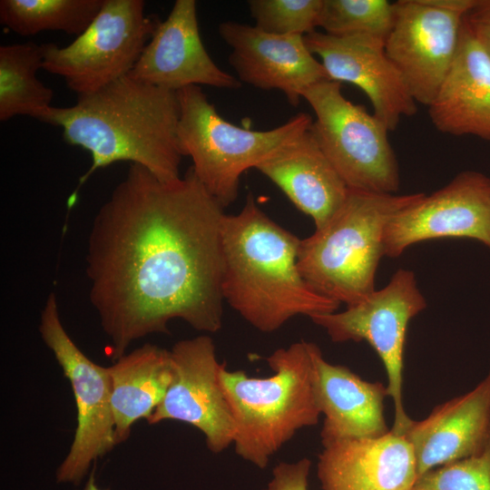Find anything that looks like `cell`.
Here are the masks:
<instances>
[{"instance_id":"obj_1","label":"cell","mask_w":490,"mask_h":490,"mask_svg":"<svg viewBox=\"0 0 490 490\" xmlns=\"http://www.w3.org/2000/svg\"><path fill=\"white\" fill-rule=\"evenodd\" d=\"M223 209L191 167L163 181L130 164L95 215L86 251L89 298L113 360L168 333L175 318L206 333L221 328Z\"/></svg>"},{"instance_id":"obj_2","label":"cell","mask_w":490,"mask_h":490,"mask_svg":"<svg viewBox=\"0 0 490 490\" xmlns=\"http://www.w3.org/2000/svg\"><path fill=\"white\" fill-rule=\"evenodd\" d=\"M179 118L177 92L126 75L77 95L74 105L50 106L37 120L60 127L68 144L91 154L82 184L97 169L121 161L142 165L163 181L179 179Z\"/></svg>"},{"instance_id":"obj_3","label":"cell","mask_w":490,"mask_h":490,"mask_svg":"<svg viewBox=\"0 0 490 490\" xmlns=\"http://www.w3.org/2000/svg\"><path fill=\"white\" fill-rule=\"evenodd\" d=\"M300 240L265 214L251 193L239 213L222 219L224 301L261 332H274L299 315L335 312L340 305L315 292L301 276Z\"/></svg>"},{"instance_id":"obj_4","label":"cell","mask_w":490,"mask_h":490,"mask_svg":"<svg viewBox=\"0 0 490 490\" xmlns=\"http://www.w3.org/2000/svg\"><path fill=\"white\" fill-rule=\"evenodd\" d=\"M313 347L300 340L276 349L266 358L272 370L266 377L230 371L225 365L220 370L234 420L235 452L260 469L299 430L318 422Z\"/></svg>"},{"instance_id":"obj_5","label":"cell","mask_w":490,"mask_h":490,"mask_svg":"<svg viewBox=\"0 0 490 490\" xmlns=\"http://www.w3.org/2000/svg\"><path fill=\"white\" fill-rule=\"evenodd\" d=\"M424 195L349 190L338 211L300 240L298 267L305 281L338 304L350 306L365 299L376 289L387 224Z\"/></svg>"},{"instance_id":"obj_6","label":"cell","mask_w":490,"mask_h":490,"mask_svg":"<svg viewBox=\"0 0 490 490\" xmlns=\"http://www.w3.org/2000/svg\"><path fill=\"white\" fill-rule=\"evenodd\" d=\"M177 95L181 153L191 158L196 177L223 208L237 199L244 172L256 168L313 122L309 114L299 113L280 126L254 131L221 117L200 86L185 87Z\"/></svg>"},{"instance_id":"obj_7","label":"cell","mask_w":490,"mask_h":490,"mask_svg":"<svg viewBox=\"0 0 490 490\" xmlns=\"http://www.w3.org/2000/svg\"><path fill=\"white\" fill-rule=\"evenodd\" d=\"M315 113L310 130L348 190L396 194L399 167L386 125L326 80L302 94Z\"/></svg>"},{"instance_id":"obj_8","label":"cell","mask_w":490,"mask_h":490,"mask_svg":"<svg viewBox=\"0 0 490 490\" xmlns=\"http://www.w3.org/2000/svg\"><path fill=\"white\" fill-rule=\"evenodd\" d=\"M144 8L142 0H104L93 21L70 44H43V70L64 78L77 95L128 75L158 23Z\"/></svg>"},{"instance_id":"obj_9","label":"cell","mask_w":490,"mask_h":490,"mask_svg":"<svg viewBox=\"0 0 490 490\" xmlns=\"http://www.w3.org/2000/svg\"><path fill=\"white\" fill-rule=\"evenodd\" d=\"M426 308L412 270L399 269L388 283L340 312L313 317L334 342L367 341L379 356L387 375V396L393 400L391 430L405 435L412 419L403 404L404 349L410 320Z\"/></svg>"},{"instance_id":"obj_10","label":"cell","mask_w":490,"mask_h":490,"mask_svg":"<svg viewBox=\"0 0 490 490\" xmlns=\"http://www.w3.org/2000/svg\"><path fill=\"white\" fill-rule=\"evenodd\" d=\"M39 332L71 384L77 409L74 437L56 471V481L79 485L92 463L116 446L109 368L95 364L73 341L60 318L54 293L41 311Z\"/></svg>"},{"instance_id":"obj_11","label":"cell","mask_w":490,"mask_h":490,"mask_svg":"<svg viewBox=\"0 0 490 490\" xmlns=\"http://www.w3.org/2000/svg\"><path fill=\"white\" fill-rule=\"evenodd\" d=\"M385 51L416 103L429 106L456 59L466 14L437 0H398Z\"/></svg>"},{"instance_id":"obj_12","label":"cell","mask_w":490,"mask_h":490,"mask_svg":"<svg viewBox=\"0 0 490 490\" xmlns=\"http://www.w3.org/2000/svg\"><path fill=\"white\" fill-rule=\"evenodd\" d=\"M170 352L172 379L148 424H189L203 434L210 451L221 453L233 444L235 426L220 380L225 364L218 360L212 338L201 335L182 339Z\"/></svg>"},{"instance_id":"obj_13","label":"cell","mask_w":490,"mask_h":490,"mask_svg":"<svg viewBox=\"0 0 490 490\" xmlns=\"http://www.w3.org/2000/svg\"><path fill=\"white\" fill-rule=\"evenodd\" d=\"M470 239L490 250V177L464 171L446 185L396 214L384 230L385 256L438 239Z\"/></svg>"},{"instance_id":"obj_14","label":"cell","mask_w":490,"mask_h":490,"mask_svg":"<svg viewBox=\"0 0 490 490\" xmlns=\"http://www.w3.org/2000/svg\"><path fill=\"white\" fill-rule=\"evenodd\" d=\"M309 51L320 58L330 81L361 89L373 114L388 131L403 117L414 115L416 102L385 51V40L370 35L334 36L314 31L304 36Z\"/></svg>"},{"instance_id":"obj_15","label":"cell","mask_w":490,"mask_h":490,"mask_svg":"<svg viewBox=\"0 0 490 490\" xmlns=\"http://www.w3.org/2000/svg\"><path fill=\"white\" fill-rule=\"evenodd\" d=\"M218 29L231 49L229 63L239 81L261 90L281 91L292 106L299 103L308 88L329 80L304 36L271 34L233 21L220 24Z\"/></svg>"},{"instance_id":"obj_16","label":"cell","mask_w":490,"mask_h":490,"mask_svg":"<svg viewBox=\"0 0 490 490\" xmlns=\"http://www.w3.org/2000/svg\"><path fill=\"white\" fill-rule=\"evenodd\" d=\"M129 76L154 86L178 92L209 85L223 89L241 86L239 79L220 69L202 43L195 0H176L152 35Z\"/></svg>"},{"instance_id":"obj_17","label":"cell","mask_w":490,"mask_h":490,"mask_svg":"<svg viewBox=\"0 0 490 490\" xmlns=\"http://www.w3.org/2000/svg\"><path fill=\"white\" fill-rule=\"evenodd\" d=\"M317 474L323 490H411L417 479L410 443L391 429L323 446Z\"/></svg>"},{"instance_id":"obj_18","label":"cell","mask_w":490,"mask_h":490,"mask_svg":"<svg viewBox=\"0 0 490 490\" xmlns=\"http://www.w3.org/2000/svg\"><path fill=\"white\" fill-rule=\"evenodd\" d=\"M404 436L416 456L417 477L481 452L490 440V369L469 392L413 420Z\"/></svg>"},{"instance_id":"obj_19","label":"cell","mask_w":490,"mask_h":490,"mask_svg":"<svg viewBox=\"0 0 490 490\" xmlns=\"http://www.w3.org/2000/svg\"><path fill=\"white\" fill-rule=\"evenodd\" d=\"M313 365L317 401L324 416L322 446L377 437L390 430L384 416L387 386L366 381L347 367L330 364L316 344Z\"/></svg>"},{"instance_id":"obj_20","label":"cell","mask_w":490,"mask_h":490,"mask_svg":"<svg viewBox=\"0 0 490 490\" xmlns=\"http://www.w3.org/2000/svg\"><path fill=\"white\" fill-rule=\"evenodd\" d=\"M255 169L274 182L299 211L310 216L316 229L338 211L348 194V188L310 128Z\"/></svg>"},{"instance_id":"obj_21","label":"cell","mask_w":490,"mask_h":490,"mask_svg":"<svg viewBox=\"0 0 490 490\" xmlns=\"http://www.w3.org/2000/svg\"><path fill=\"white\" fill-rule=\"evenodd\" d=\"M428 112L441 132L490 141V55L465 23L452 68Z\"/></svg>"},{"instance_id":"obj_22","label":"cell","mask_w":490,"mask_h":490,"mask_svg":"<svg viewBox=\"0 0 490 490\" xmlns=\"http://www.w3.org/2000/svg\"><path fill=\"white\" fill-rule=\"evenodd\" d=\"M116 445L124 442L132 425L151 416L172 379L170 350L153 344L125 353L108 367Z\"/></svg>"},{"instance_id":"obj_23","label":"cell","mask_w":490,"mask_h":490,"mask_svg":"<svg viewBox=\"0 0 490 490\" xmlns=\"http://www.w3.org/2000/svg\"><path fill=\"white\" fill-rule=\"evenodd\" d=\"M43 44L33 42L0 46V121L17 115L36 120L52 106L54 91L38 80Z\"/></svg>"},{"instance_id":"obj_24","label":"cell","mask_w":490,"mask_h":490,"mask_svg":"<svg viewBox=\"0 0 490 490\" xmlns=\"http://www.w3.org/2000/svg\"><path fill=\"white\" fill-rule=\"evenodd\" d=\"M104 0H1L0 23L22 36L44 31L80 35Z\"/></svg>"},{"instance_id":"obj_25","label":"cell","mask_w":490,"mask_h":490,"mask_svg":"<svg viewBox=\"0 0 490 490\" xmlns=\"http://www.w3.org/2000/svg\"><path fill=\"white\" fill-rule=\"evenodd\" d=\"M395 18L387 0H323L318 26L334 36L370 35L386 40Z\"/></svg>"},{"instance_id":"obj_26","label":"cell","mask_w":490,"mask_h":490,"mask_svg":"<svg viewBox=\"0 0 490 490\" xmlns=\"http://www.w3.org/2000/svg\"><path fill=\"white\" fill-rule=\"evenodd\" d=\"M323 0L248 1L255 26L277 35L305 36L318 26Z\"/></svg>"},{"instance_id":"obj_27","label":"cell","mask_w":490,"mask_h":490,"mask_svg":"<svg viewBox=\"0 0 490 490\" xmlns=\"http://www.w3.org/2000/svg\"><path fill=\"white\" fill-rule=\"evenodd\" d=\"M411 490H490V440L476 455L418 476Z\"/></svg>"},{"instance_id":"obj_28","label":"cell","mask_w":490,"mask_h":490,"mask_svg":"<svg viewBox=\"0 0 490 490\" xmlns=\"http://www.w3.org/2000/svg\"><path fill=\"white\" fill-rule=\"evenodd\" d=\"M311 461L306 457L295 462H279L272 471L266 490H309Z\"/></svg>"},{"instance_id":"obj_29","label":"cell","mask_w":490,"mask_h":490,"mask_svg":"<svg viewBox=\"0 0 490 490\" xmlns=\"http://www.w3.org/2000/svg\"><path fill=\"white\" fill-rule=\"evenodd\" d=\"M464 23L490 55V0H477L476 5L466 15Z\"/></svg>"},{"instance_id":"obj_30","label":"cell","mask_w":490,"mask_h":490,"mask_svg":"<svg viewBox=\"0 0 490 490\" xmlns=\"http://www.w3.org/2000/svg\"><path fill=\"white\" fill-rule=\"evenodd\" d=\"M84 490H108V489H101L97 486L95 483V478H94V470L93 469L85 484Z\"/></svg>"}]
</instances>
